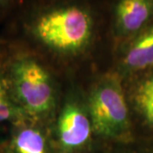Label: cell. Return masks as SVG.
<instances>
[{"label": "cell", "instance_id": "1", "mask_svg": "<svg viewBox=\"0 0 153 153\" xmlns=\"http://www.w3.org/2000/svg\"><path fill=\"white\" fill-rule=\"evenodd\" d=\"M100 25L98 0H38L23 19L33 40L61 54H76L96 39Z\"/></svg>", "mask_w": 153, "mask_h": 153}, {"label": "cell", "instance_id": "4", "mask_svg": "<svg viewBox=\"0 0 153 153\" xmlns=\"http://www.w3.org/2000/svg\"><path fill=\"white\" fill-rule=\"evenodd\" d=\"M110 28L118 38H130L153 21V0H110Z\"/></svg>", "mask_w": 153, "mask_h": 153}, {"label": "cell", "instance_id": "8", "mask_svg": "<svg viewBox=\"0 0 153 153\" xmlns=\"http://www.w3.org/2000/svg\"><path fill=\"white\" fill-rule=\"evenodd\" d=\"M135 100L146 119L153 127V76L139 86L135 94Z\"/></svg>", "mask_w": 153, "mask_h": 153}, {"label": "cell", "instance_id": "2", "mask_svg": "<svg viewBox=\"0 0 153 153\" xmlns=\"http://www.w3.org/2000/svg\"><path fill=\"white\" fill-rule=\"evenodd\" d=\"M12 88L21 108L27 114L40 117L52 109L54 88L48 72L31 58H21L12 65Z\"/></svg>", "mask_w": 153, "mask_h": 153}, {"label": "cell", "instance_id": "7", "mask_svg": "<svg viewBox=\"0 0 153 153\" xmlns=\"http://www.w3.org/2000/svg\"><path fill=\"white\" fill-rule=\"evenodd\" d=\"M16 153H45V139L38 129L33 127L19 128L13 139Z\"/></svg>", "mask_w": 153, "mask_h": 153}, {"label": "cell", "instance_id": "10", "mask_svg": "<svg viewBox=\"0 0 153 153\" xmlns=\"http://www.w3.org/2000/svg\"><path fill=\"white\" fill-rule=\"evenodd\" d=\"M17 0H0V14L7 10Z\"/></svg>", "mask_w": 153, "mask_h": 153}, {"label": "cell", "instance_id": "5", "mask_svg": "<svg viewBox=\"0 0 153 153\" xmlns=\"http://www.w3.org/2000/svg\"><path fill=\"white\" fill-rule=\"evenodd\" d=\"M92 131L91 121L76 104L63 108L58 121V135L61 145L66 149L83 146L89 140Z\"/></svg>", "mask_w": 153, "mask_h": 153}, {"label": "cell", "instance_id": "9", "mask_svg": "<svg viewBox=\"0 0 153 153\" xmlns=\"http://www.w3.org/2000/svg\"><path fill=\"white\" fill-rule=\"evenodd\" d=\"M16 116V109L9 98L5 87L0 79V123L13 119Z\"/></svg>", "mask_w": 153, "mask_h": 153}, {"label": "cell", "instance_id": "6", "mask_svg": "<svg viewBox=\"0 0 153 153\" xmlns=\"http://www.w3.org/2000/svg\"><path fill=\"white\" fill-rule=\"evenodd\" d=\"M123 64L133 71H140L153 66V21L136 35L129 38Z\"/></svg>", "mask_w": 153, "mask_h": 153}, {"label": "cell", "instance_id": "3", "mask_svg": "<svg viewBox=\"0 0 153 153\" xmlns=\"http://www.w3.org/2000/svg\"><path fill=\"white\" fill-rule=\"evenodd\" d=\"M92 128L105 137H118L129 125L128 109L119 82L106 77L96 85L89 98Z\"/></svg>", "mask_w": 153, "mask_h": 153}]
</instances>
